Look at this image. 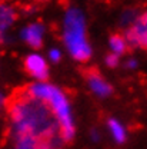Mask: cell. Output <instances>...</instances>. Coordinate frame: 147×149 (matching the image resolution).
Wrapping results in <instances>:
<instances>
[{
  "label": "cell",
  "mask_w": 147,
  "mask_h": 149,
  "mask_svg": "<svg viewBox=\"0 0 147 149\" xmlns=\"http://www.w3.org/2000/svg\"><path fill=\"white\" fill-rule=\"evenodd\" d=\"M3 105L9 115L13 135H30L39 141L59 136V120L52 106L35 96L27 86L16 88L3 100Z\"/></svg>",
  "instance_id": "obj_1"
},
{
  "label": "cell",
  "mask_w": 147,
  "mask_h": 149,
  "mask_svg": "<svg viewBox=\"0 0 147 149\" xmlns=\"http://www.w3.org/2000/svg\"><path fill=\"white\" fill-rule=\"evenodd\" d=\"M29 91L35 96L46 100L55 112L56 118L59 120V136L63 142H70L73 139L74 128L72 123V116L69 112V103L64 93L47 83H36L29 85Z\"/></svg>",
  "instance_id": "obj_2"
},
{
  "label": "cell",
  "mask_w": 147,
  "mask_h": 149,
  "mask_svg": "<svg viewBox=\"0 0 147 149\" xmlns=\"http://www.w3.org/2000/svg\"><path fill=\"white\" fill-rule=\"evenodd\" d=\"M64 42L74 59L80 62H87L90 59L92 50L86 39L84 19L76 9L69 10L64 20Z\"/></svg>",
  "instance_id": "obj_3"
},
{
  "label": "cell",
  "mask_w": 147,
  "mask_h": 149,
  "mask_svg": "<svg viewBox=\"0 0 147 149\" xmlns=\"http://www.w3.org/2000/svg\"><path fill=\"white\" fill-rule=\"evenodd\" d=\"M147 17L146 13H141V16H137L134 22L130 24V29L126 33V42L129 46H137L141 49L147 47Z\"/></svg>",
  "instance_id": "obj_4"
},
{
  "label": "cell",
  "mask_w": 147,
  "mask_h": 149,
  "mask_svg": "<svg viewBox=\"0 0 147 149\" xmlns=\"http://www.w3.org/2000/svg\"><path fill=\"white\" fill-rule=\"evenodd\" d=\"M81 74L86 77V80L89 82V85L94 93H97L100 96H109L111 93V86L103 79V76L97 68H93V66L84 68V69H81Z\"/></svg>",
  "instance_id": "obj_5"
},
{
  "label": "cell",
  "mask_w": 147,
  "mask_h": 149,
  "mask_svg": "<svg viewBox=\"0 0 147 149\" xmlns=\"http://www.w3.org/2000/svg\"><path fill=\"white\" fill-rule=\"evenodd\" d=\"M24 70L39 80H46L49 77V69L44 59L37 55H30L24 59Z\"/></svg>",
  "instance_id": "obj_6"
},
{
  "label": "cell",
  "mask_w": 147,
  "mask_h": 149,
  "mask_svg": "<svg viewBox=\"0 0 147 149\" xmlns=\"http://www.w3.org/2000/svg\"><path fill=\"white\" fill-rule=\"evenodd\" d=\"M41 35H43V27L40 24H32L23 32V39L33 49H40L41 47Z\"/></svg>",
  "instance_id": "obj_7"
},
{
  "label": "cell",
  "mask_w": 147,
  "mask_h": 149,
  "mask_svg": "<svg viewBox=\"0 0 147 149\" xmlns=\"http://www.w3.org/2000/svg\"><path fill=\"white\" fill-rule=\"evenodd\" d=\"M16 17H17V15L13 7L0 3V40L3 39L6 29L16 20Z\"/></svg>",
  "instance_id": "obj_8"
},
{
  "label": "cell",
  "mask_w": 147,
  "mask_h": 149,
  "mask_svg": "<svg viewBox=\"0 0 147 149\" xmlns=\"http://www.w3.org/2000/svg\"><path fill=\"white\" fill-rule=\"evenodd\" d=\"M14 141V149H36L39 139L30 135H21V133H14L13 135Z\"/></svg>",
  "instance_id": "obj_9"
},
{
  "label": "cell",
  "mask_w": 147,
  "mask_h": 149,
  "mask_svg": "<svg viewBox=\"0 0 147 149\" xmlns=\"http://www.w3.org/2000/svg\"><path fill=\"white\" fill-rule=\"evenodd\" d=\"M110 46L111 49L116 52V55H121L127 50V42L126 37L123 36L121 33H114L110 37Z\"/></svg>",
  "instance_id": "obj_10"
},
{
  "label": "cell",
  "mask_w": 147,
  "mask_h": 149,
  "mask_svg": "<svg viewBox=\"0 0 147 149\" xmlns=\"http://www.w3.org/2000/svg\"><path fill=\"white\" fill-rule=\"evenodd\" d=\"M36 149H61V139L60 136L52 139H41L37 142Z\"/></svg>",
  "instance_id": "obj_11"
},
{
  "label": "cell",
  "mask_w": 147,
  "mask_h": 149,
  "mask_svg": "<svg viewBox=\"0 0 147 149\" xmlns=\"http://www.w3.org/2000/svg\"><path fill=\"white\" fill-rule=\"evenodd\" d=\"M109 126H110V129H111V132H113V135H114V138H116V141H117V142H124L126 133H124V130L121 128V125H120L117 120L110 119V120H109Z\"/></svg>",
  "instance_id": "obj_12"
},
{
  "label": "cell",
  "mask_w": 147,
  "mask_h": 149,
  "mask_svg": "<svg viewBox=\"0 0 147 149\" xmlns=\"http://www.w3.org/2000/svg\"><path fill=\"white\" fill-rule=\"evenodd\" d=\"M106 62H107V65H109L110 68H116L117 63H119V56L117 55H109L106 57Z\"/></svg>",
  "instance_id": "obj_13"
},
{
  "label": "cell",
  "mask_w": 147,
  "mask_h": 149,
  "mask_svg": "<svg viewBox=\"0 0 147 149\" xmlns=\"http://www.w3.org/2000/svg\"><path fill=\"white\" fill-rule=\"evenodd\" d=\"M50 57H52L53 62L60 60V52H59V50H52V52H50Z\"/></svg>",
  "instance_id": "obj_14"
},
{
  "label": "cell",
  "mask_w": 147,
  "mask_h": 149,
  "mask_svg": "<svg viewBox=\"0 0 147 149\" xmlns=\"http://www.w3.org/2000/svg\"><path fill=\"white\" fill-rule=\"evenodd\" d=\"M37 3H46V1H47V0H36Z\"/></svg>",
  "instance_id": "obj_15"
},
{
  "label": "cell",
  "mask_w": 147,
  "mask_h": 149,
  "mask_svg": "<svg viewBox=\"0 0 147 149\" xmlns=\"http://www.w3.org/2000/svg\"><path fill=\"white\" fill-rule=\"evenodd\" d=\"M1 1H7V0H0V3H1Z\"/></svg>",
  "instance_id": "obj_16"
}]
</instances>
